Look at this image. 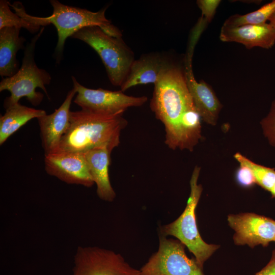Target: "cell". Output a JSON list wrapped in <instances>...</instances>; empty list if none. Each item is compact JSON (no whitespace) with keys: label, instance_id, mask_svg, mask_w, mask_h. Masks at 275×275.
<instances>
[{"label":"cell","instance_id":"8992f818","mask_svg":"<svg viewBox=\"0 0 275 275\" xmlns=\"http://www.w3.org/2000/svg\"><path fill=\"white\" fill-rule=\"evenodd\" d=\"M71 37L92 48L101 58L112 84L121 86L135 60L133 52L122 37L112 36L98 26L84 28Z\"/></svg>","mask_w":275,"mask_h":275},{"label":"cell","instance_id":"d6986e66","mask_svg":"<svg viewBox=\"0 0 275 275\" xmlns=\"http://www.w3.org/2000/svg\"><path fill=\"white\" fill-rule=\"evenodd\" d=\"M274 12L275 0H273L251 13L231 15L225 20L223 25L235 27L247 24H264L267 23Z\"/></svg>","mask_w":275,"mask_h":275},{"label":"cell","instance_id":"9a60e30c","mask_svg":"<svg viewBox=\"0 0 275 275\" xmlns=\"http://www.w3.org/2000/svg\"><path fill=\"white\" fill-rule=\"evenodd\" d=\"M219 38L223 42L241 43L250 49L271 48L275 43V29L269 23L229 27L223 25Z\"/></svg>","mask_w":275,"mask_h":275},{"label":"cell","instance_id":"277c9868","mask_svg":"<svg viewBox=\"0 0 275 275\" xmlns=\"http://www.w3.org/2000/svg\"><path fill=\"white\" fill-rule=\"evenodd\" d=\"M200 168L196 166L190 180V191L182 214L173 222L160 228L161 236H173L182 242L195 256L203 268L205 262L219 249V245L208 244L202 238L197 224L196 209L203 190L198 183Z\"/></svg>","mask_w":275,"mask_h":275},{"label":"cell","instance_id":"2e32d148","mask_svg":"<svg viewBox=\"0 0 275 275\" xmlns=\"http://www.w3.org/2000/svg\"><path fill=\"white\" fill-rule=\"evenodd\" d=\"M112 152L107 147L102 146L84 153L90 175L96 185L97 194L100 199L107 202H112L116 196L108 172Z\"/></svg>","mask_w":275,"mask_h":275},{"label":"cell","instance_id":"6da1fadb","mask_svg":"<svg viewBox=\"0 0 275 275\" xmlns=\"http://www.w3.org/2000/svg\"><path fill=\"white\" fill-rule=\"evenodd\" d=\"M150 106L164 126L165 144L171 149L178 148L182 120L196 108L180 67L173 64L154 84Z\"/></svg>","mask_w":275,"mask_h":275},{"label":"cell","instance_id":"5b68a950","mask_svg":"<svg viewBox=\"0 0 275 275\" xmlns=\"http://www.w3.org/2000/svg\"><path fill=\"white\" fill-rule=\"evenodd\" d=\"M44 28L42 27L28 44L19 70L11 77L3 78L0 82V92L7 90L10 93V96L4 101L5 109L19 103L22 97H25L33 105H39L44 95L36 91L38 88H41L49 98L45 85L50 84L51 76L37 66L34 59L35 45Z\"/></svg>","mask_w":275,"mask_h":275},{"label":"cell","instance_id":"9c48e42d","mask_svg":"<svg viewBox=\"0 0 275 275\" xmlns=\"http://www.w3.org/2000/svg\"><path fill=\"white\" fill-rule=\"evenodd\" d=\"M71 275H140L118 253L98 247L79 246Z\"/></svg>","mask_w":275,"mask_h":275},{"label":"cell","instance_id":"8fae6325","mask_svg":"<svg viewBox=\"0 0 275 275\" xmlns=\"http://www.w3.org/2000/svg\"><path fill=\"white\" fill-rule=\"evenodd\" d=\"M47 173L68 183L91 187L95 183L84 153L54 152L45 154Z\"/></svg>","mask_w":275,"mask_h":275},{"label":"cell","instance_id":"52a82bcc","mask_svg":"<svg viewBox=\"0 0 275 275\" xmlns=\"http://www.w3.org/2000/svg\"><path fill=\"white\" fill-rule=\"evenodd\" d=\"M185 246L178 239L161 236L158 251L140 269V275H205L195 259H190Z\"/></svg>","mask_w":275,"mask_h":275},{"label":"cell","instance_id":"e0dca14e","mask_svg":"<svg viewBox=\"0 0 275 275\" xmlns=\"http://www.w3.org/2000/svg\"><path fill=\"white\" fill-rule=\"evenodd\" d=\"M20 28L0 29V75L4 78L13 76L19 69L16 54L24 48V38L19 36Z\"/></svg>","mask_w":275,"mask_h":275},{"label":"cell","instance_id":"603a6c76","mask_svg":"<svg viewBox=\"0 0 275 275\" xmlns=\"http://www.w3.org/2000/svg\"><path fill=\"white\" fill-rule=\"evenodd\" d=\"M235 178L237 183L243 188H251L256 184L253 172L244 165L240 164L236 171Z\"/></svg>","mask_w":275,"mask_h":275},{"label":"cell","instance_id":"ac0fdd59","mask_svg":"<svg viewBox=\"0 0 275 275\" xmlns=\"http://www.w3.org/2000/svg\"><path fill=\"white\" fill-rule=\"evenodd\" d=\"M46 115L43 109L29 107L18 103L6 108L0 117V145L31 120Z\"/></svg>","mask_w":275,"mask_h":275},{"label":"cell","instance_id":"d4e9b609","mask_svg":"<svg viewBox=\"0 0 275 275\" xmlns=\"http://www.w3.org/2000/svg\"><path fill=\"white\" fill-rule=\"evenodd\" d=\"M254 275H275V249L272 251L268 263Z\"/></svg>","mask_w":275,"mask_h":275},{"label":"cell","instance_id":"3957f363","mask_svg":"<svg viewBox=\"0 0 275 275\" xmlns=\"http://www.w3.org/2000/svg\"><path fill=\"white\" fill-rule=\"evenodd\" d=\"M52 14L47 17H38L26 13L19 2L9 4L20 17L39 26L53 24L57 29L58 42L55 48L57 60L60 62L62 56L66 39L72 37L81 29L90 26H98L107 34L115 37H122L120 30L112 24L105 16L107 6L97 12L74 7L62 4L57 0H51Z\"/></svg>","mask_w":275,"mask_h":275},{"label":"cell","instance_id":"83f0119b","mask_svg":"<svg viewBox=\"0 0 275 275\" xmlns=\"http://www.w3.org/2000/svg\"><path fill=\"white\" fill-rule=\"evenodd\" d=\"M274 241L275 242V237H274Z\"/></svg>","mask_w":275,"mask_h":275},{"label":"cell","instance_id":"44dd1931","mask_svg":"<svg viewBox=\"0 0 275 275\" xmlns=\"http://www.w3.org/2000/svg\"><path fill=\"white\" fill-rule=\"evenodd\" d=\"M9 3L6 0L0 1V29L6 27L23 28L32 33L40 30V26L28 22L13 13L10 8Z\"/></svg>","mask_w":275,"mask_h":275},{"label":"cell","instance_id":"5bb4252c","mask_svg":"<svg viewBox=\"0 0 275 275\" xmlns=\"http://www.w3.org/2000/svg\"><path fill=\"white\" fill-rule=\"evenodd\" d=\"M173 64L167 56L160 52L142 54L132 63L126 78L120 87L121 91L124 92L140 85H154Z\"/></svg>","mask_w":275,"mask_h":275},{"label":"cell","instance_id":"30bf717a","mask_svg":"<svg viewBox=\"0 0 275 275\" xmlns=\"http://www.w3.org/2000/svg\"><path fill=\"white\" fill-rule=\"evenodd\" d=\"M227 221L235 232L233 238L236 245H248L253 249L258 245L266 247L274 241L275 221L271 218L244 212L229 214Z\"/></svg>","mask_w":275,"mask_h":275},{"label":"cell","instance_id":"ffe728a7","mask_svg":"<svg viewBox=\"0 0 275 275\" xmlns=\"http://www.w3.org/2000/svg\"><path fill=\"white\" fill-rule=\"evenodd\" d=\"M234 157L240 164L249 167L253 172L258 184L264 189L270 192L275 184V170L256 163L240 153L234 154Z\"/></svg>","mask_w":275,"mask_h":275},{"label":"cell","instance_id":"cb8c5ba5","mask_svg":"<svg viewBox=\"0 0 275 275\" xmlns=\"http://www.w3.org/2000/svg\"><path fill=\"white\" fill-rule=\"evenodd\" d=\"M221 3L219 0H199L197 4L202 12V18L205 22H209L215 15Z\"/></svg>","mask_w":275,"mask_h":275},{"label":"cell","instance_id":"7a4b0ae2","mask_svg":"<svg viewBox=\"0 0 275 275\" xmlns=\"http://www.w3.org/2000/svg\"><path fill=\"white\" fill-rule=\"evenodd\" d=\"M127 124L123 114L105 115L81 109L71 112L68 128L54 152L84 153L106 146H118L122 130Z\"/></svg>","mask_w":275,"mask_h":275},{"label":"cell","instance_id":"7c38bea8","mask_svg":"<svg viewBox=\"0 0 275 275\" xmlns=\"http://www.w3.org/2000/svg\"><path fill=\"white\" fill-rule=\"evenodd\" d=\"M194 47L190 46L185 60V77L189 93L201 119L215 125L222 105L215 94L204 80L195 79L192 70L191 59Z\"/></svg>","mask_w":275,"mask_h":275},{"label":"cell","instance_id":"ba28073f","mask_svg":"<svg viewBox=\"0 0 275 275\" xmlns=\"http://www.w3.org/2000/svg\"><path fill=\"white\" fill-rule=\"evenodd\" d=\"M71 78L77 92L74 102L84 111L110 115L123 114L128 108L141 106L148 100L145 96H128L122 91L89 89L80 85L74 76Z\"/></svg>","mask_w":275,"mask_h":275},{"label":"cell","instance_id":"4fadbf2b","mask_svg":"<svg viewBox=\"0 0 275 275\" xmlns=\"http://www.w3.org/2000/svg\"><path fill=\"white\" fill-rule=\"evenodd\" d=\"M76 93V89L73 88L68 92L61 105L54 112L37 119L45 154L56 150L62 136L67 131L69 125L70 108Z\"/></svg>","mask_w":275,"mask_h":275},{"label":"cell","instance_id":"484cf974","mask_svg":"<svg viewBox=\"0 0 275 275\" xmlns=\"http://www.w3.org/2000/svg\"><path fill=\"white\" fill-rule=\"evenodd\" d=\"M268 21V23L275 29V12L270 17Z\"/></svg>","mask_w":275,"mask_h":275},{"label":"cell","instance_id":"4316f807","mask_svg":"<svg viewBox=\"0 0 275 275\" xmlns=\"http://www.w3.org/2000/svg\"><path fill=\"white\" fill-rule=\"evenodd\" d=\"M270 193L271 195L272 198H275V184L273 185Z\"/></svg>","mask_w":275,"mask_h":275},{"label":"cell","instance_id":"7402d4cb","mask_svg":"<svg viewBox=\"0 0 275 275\" xmlns=\"http://www.w3.org/2000/svg\"><path fill=\"white\" fill-rule=\"evenodd\" d=\"M263 133L269 143L275 147V100L271 105L267 115L261 121Z\"/></svg>","mask_w":275,"mask_h":275}]
</instances>
